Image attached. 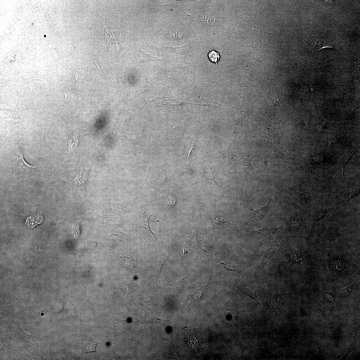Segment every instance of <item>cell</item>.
<instances>
[{"label":"cell","instance_id":"1","mask_svg":"<svg viewBox=\"0 0 360 360\" xmlns=\"http://www.w3.org/2000/svg\"><path fill=\"white\" fill-rule=\"evenodd\" d=\"M14 152L15 161L20 169L23 170L26 167L35 168L37 166H32L26 163L24 159L22 148L20 146L19 141L15 142L14 143Z\"/></svg>","mask_w":360,"mask_h":360},{"label":"cell","instance_id":"2","mask_svg":"<svg viewBox=\"0 0 360 360\" xmlns=\"http://www.w3.org/2000/svg\"><path fill=\"white\" fill-rule=\"evenodd\" d=\"M259 156L260 155H254L247 154H234L232 155L231 158L236 163L247 166L251 169L254 170V168L252 166V161L254 158Z\"/></svg>","mask_w":360,"mask_h":360},{"label":"cell","instance_id":"3","mask_svg":"<svg viewBox=\"0 0 360 360\" xmlns=\"http://www.w3.org/2000/svg\"><path fill=\"white\" fill-rule=\"evenodd\" d=\"M90 167L87 166L84 168L81 173L77 175L74 180L76 185L80 189H85L86 186Z\"/></svg>","mask_w":360,"mask_h":360},{"label":"cell","instance_id":"4","mask_svg":"<svg viewBox=\"0 0 360 360\" xmlns=\"http://www.w3.org/2000/svg\"><path fill=\"white\" fill-rule=\"evenodd\" d=\"M186 339L190 349L197 352L201 347V341L193 330L192 329L190 333H186Z\"/></svg>","mask_w":360,"mask_h":360},{"label":"cell","instance_id":"5","mask_svg":"<svg viewBox=\"0 0 360 360\" xmlns=\"http://www.w3.org/2000/svg\"><path fill=\"white\" fill-rule=\"evenodd\" d=\"M18 100L17 106L14 109L12 110H1V113L2 118L6 121H13L16 122L22 121L18 117L17 111L18 108Z\"/></svg>","mask_w":360,"mask_h":360},{"label":"cell","instance_id":"6","mask_svg":"<svg viewBox=\"0 0 360 360\" xmlns=\"http://www.w3.org/2000/svg\"><path fill=\"white\" fill-rule=\"evenodd\" d=\"M279 228H270L265 227L254 232L258 233L264 237L270 240H275L277 238Z\"/></svg>","mask_w":360,"mask_h":360},{"label":"cell","instance_id":"7","mask_svg":"<svg viewBox=\"0 0 360 360\" xmlns=\"http://www.w3.org/2000/svg\"><path fill=\"white\" fill-rule=\"evenodd\" d=\"M162 50L167 53H172L180 55L185 54L189 53L190 47L187 46H184L176 47L165 46L162 47Z\"/></svg>","mask_w":360,"mask_h":360},{"label":"cell","instance_id":"8","mask_svg":"<svg viewBox=\"0 0 360 360\" xmlns=\"http://www.w3.org/2000/svg\"><path fill=\"white\" fill-rule=\"evenodd\" d=\"M137 58L139 63L149 62H160L165 61V59H160L157 58L152 57L150 54H146L142 50H139L138 52Z\"/></svg>","mask_w":360,"mask_h":360},{"label":"cell","instance_id":"9","mask_svg":"<svg viewBox=\"0 0 360 360\" xmlns=\"http://www.w3.org/2000/svg\"><path fill=\"white\" fill-rule=\"evenodd\" d=\"M354 154V152H346L342 154L340 158V163L342 167L343 177L346 179L345 175L346 166L348 162L353 157Z\"/></svg>","mask_w":360,"mask_h":360},{"label":"cell","instance_id":"10","mask_svg":"<svg viewBox=\"0 0 360 360\" xmlns=\"http://www.w3.org/2000/svg\"><path fill=\"white\" fill-rule=\"evenodd\" d=\"M69 150L73 151L77 149L79 145V136L78 133H71L68 140Z\"/></svg>","mask_w":360,"mask_h":360},{"label":"cell","instance_id":"11","mask_svg":"<svg viewBox=\"0 0 360 360\" xmlns=\"http://www.w3.org/2000/svg\"><path fill=\"white\" fill-rule=\"evenodd\" d=\"M261 122L266 131L270 134L273 133L279 129V122H270L262 118H261Z\"/></svg>","mask_w":360,"mask_h":360},{"label":"cell","instance_id":"12","mask_svg":"<svg viewBox=\"0 0 360 360\" xmlns=\"http://www.w3.org/2000/svg\"><path fill=\"white\" fill-rule=\"evenodd\" d=\"M359 193V190H349L344 191L341 196L342 199L344 201L349 202L351 199L357 197Z\"/></svg>","mask_w":360,"mask_h":360},{"label":"cell","instance_id":"13","mask_svg":"<svg viewBox=\"0 0 360 360\" xmlns=\"http://www.w3.org/2000/svg\"><path fill=\"white\" fill-rule=\"evenodd\" d=\"M193 249L189 243L186 242L184 245L183 254L181 262H186L189 260L193 253Z\"/></svg>","mask_w":360,"mask_h":360},{"label":"cell","instance_id":"14","mask_svg":"<svg viewBox=\"0 0 360 360\" xmlns=\"http://www.w3.org/2000/svg\"><path fill=\"white\" fill-rule=\"evenodd\" d=\"M151 216L149 218L146 219H142L139 222V226L141 229L145 233L150 234L152 235L155 239L158 241V239L156 235L151 231L150 229L149 220Z\"/></svg>","mask_w":360,"mask_h":360},{"label":"cell","instance_id":"15","mask_svg":"<svg viewBox=\"0 0 360 360\" xmlns=\"http://www.w3.org/2000/svg\"><path fill=\"white\" fill-rule=\"evenodd\" d=\"M204 175L205 178L214 182L218 187V184L216 182L213 173L211 170L210 166H206L204 168Z\"/></svg>","mask_w":360,"mask_h":360},{"label":"cell","instance_id":"16","mask_svg":"<svg viewBox=\"0 0 360 360\" xmlns=\"http://www.w3.org/2000/svg\"><path fill=\"white\" fill-rule=\"evenodd\" d=\"M242 290L244 294L248 296V297L253 299L259 304L260 306H262L258 296L254 291L248 288H243V289H242Z\"/></svg>","mask_w":360,"mask_h":360},{"label":"cell","instance_id":"17","mask_svg":"<svg viewBox=\"0 0 360 360\" xmlns=\"http://www.w3.org/2000/svg\"><path fill=\"white\" fill-rule=\"evenodd\" d=\"M328 211V209H327L321 210H320L318 213L314 216L313 223V227L316 222L325 218Z\"/></svg>","mask_w":360,"mask_h":360},{"label":"cell","instance_id":"18","mask_svg":"<svg viewBox=\"0 0 360 360\" xmlns=\"http://www.w3.org/2000/svg\"><path fill=\"white\" fill-rule=\"evenodd\" d=\"M208 56L211 62L217 65L220 58V56L218 52L214 50H211L208 54Z\"/></svg>","mask_w":360,"mask_h":360},{"label":"cell","instance_id":"19","mask_svg":"<svg viewBox=\"0 0 360 360\" xmlns=\"http://www.w3.org/2000/svg\"><path fill=\"white\" fill-rule=\"evenodd\" d=\"M345 138V136L343 134L340 133H338L330 140L329 143V145L333 146L336 143L342 142Z\"/></svg>","mask_w":360,"mask_h":360},{"label":"cell","instance_id":"20","mask_svg":"<svg viewBox=\"0 0 360 360\" xmlns=\"http://www.w3.org/2000/svg\"><path fill=\"white\" fill-rule=\"evenodd\" d=\"M209 210L211 215L212 222L215 225H224V224L229 222L230 221H226L223 218H220L217 217H215L211 212Z\"/></svg>","mask_w":360,"mask_h":360},{"label":"cell","instance_id":"21","mask_svg":"<svg viewBox=\"0 0 360 360\" xmlns=\"http://www.w3.org/2000/svg\"><path fill=\"white\" fill-rule=\"evenodd\" d=\"M271 202V198H270L269 202L267 203V205L264 207H262L261 209L259 210V211L260 213H261L262 215L261 216V221L264 218H266V216L268 212H269L270 206Z\"/></svg>","mask_w":360,"mask_h":360},{"label":"cell","instance_id":"22","mask_svg":"<svg viewBox=\"0 0 360 360\" xmlns=\"http://www.w3.org/2000/svg\"><path fill=\"white\" fill-rule=\"evenodd\" d=\"M354 285V284L340 291L338 294L339 297L346 298L348 296H349L351 293L352 290H353Z\"/></svg>","mask_w":360,"mask_h":360},{"label":"cell","instance_id":"23","mask_svg":"<svg viewBox=\"0 0 360 360\" xmlns=\"http://www.w3.org/2000/svg\"><path fill=\"white\" fill-rule=\"evenodd\" d=\"M222 265L225 267V269L228 271H231L239 273L240 271L238 267L234 264L229 263H221Z\"/></svg>","mask_w":360,"mask_h":360},{"label":"cell","instance_id":"24","mask_svg":"<svg viewBox=\"0 0 360 360\" xmlns=\"http://www.w3.org/2000/svg\"><path fill=\"white\" fill-rule=\"evenodd\" d=\"M202 21L203 22L208 24H214L215 21V19L213 16L210 15H205L201 17Z\"/></svg>","mask_w":360,"mask_h":360},{"label":"cell","instance_id":"25","mask_svg":"<svg viewBox=\"0 0 360 360\" xmlns=\"http://www.w3.org/2000/svg\"><path fill=\"white\" fill-rule=\"evenodd\" d=\"M176 202V199L175 195L174 194H171L167 196L166 199V203L168 206H174Z\"/></svg>","mask_w":360,"mask_h":360},{"label":"cell","instance_id":"26","mask_svg":"<svg viewBox=\"0 0 360 360\" xmlns=\"http://www.w3.org/2000/svg\"><path fill=\"white\" fill-rule=\"evenodd\" d=\"M333 267L335 270L341 271L343 269V264L342 261L338 260V261H335L333 262Z\"/></svg>","mask_w":360,"mask_h":360},{"label":"cell","instance_id":"27","mask_svg":"<svg viewBox=\"0 0 360 360\" xmlns=\"http://www.w3.org/2000/svg\"><path fill=\"white\" fill-rule=\"evenodd\" d=\"M168 35L170 38L174 40H179L183 37L182 33L177 32H171L168 34Z\"/></svg>","mask_w":360,"mask_h":360},{"label":"cell","instance_id":"28","mask_svg":"<svg viewBox=\"0 0 360 360\" xmlns=\"http://www.w3.org/2000/svg\"><path fill=\"white\" fill-rule=\"evenodd\" d=\"M291 221L292 226L294 229H299L301 224H300V218L298 217H296L292 219Z\"/></svg>","mask_w":360,"mask_h":360},{"label":"cell","instance_id":"29","mask_svg":"<svg viewBox=\"0 0 360 360\" xmlns=\"http://www.w3.org/2000/svg\"><path fill=\"white\" fill-rule=\"evenodd\" d=\"M97 345H93V344H90L89 347H87L85 350V353L86 354H89L90 353H95L97 352L96 351V347L97 346Z\"/></svg>","mask_w":360,"mask_h":360},{"label":"cell","instance_id":"30","mask_svg":"<svg viewBox=\"0 0 360 360\" xmlns=\"http://www.w3.org/2000/svg\"><path fill=\"white\" fill-rule=\"evenodd\" d=\"M300 195H301L303 198L306 201H309L310 199V195L309 193H307V192H303V193H300L297 191H296Z\"/></svg>","mask_w":360,"mask_h":360},{"label":"cell","instance_id":"31","mask_svg":"<svg viewBox=\"0 0 360 360\" xmlns=\"http://www.w3.org/2000/svg\"><path fill=\"white\" fill-rule=\"evenodd\" d=\"M325 298L327 301L331 302H334L335 300L331 294L329 293H326L325 294Z\"/></svg>","mask_w":360,"mask_h":360},{"label":"cell","instance_id":"32","mask_svg":"<svg viewBox=\"0 0 360 360\" xmlns=\"http://www.w3.org/2000/svg\"><path fill=\"white\" fill-rule=\"evenodd\" d=\"M75 227L76 232H76V234H77V236H78L79 235L81 232V228L80 224L79 223L77 224Z\"/></svg>","mask_w":360,"mask_h":360},{"label":"cell","instance_id":"33","mask_svg":"<svg viewBox=\"0 0 360 360\" xmlns=\"http://www.w3.org/2000/svg\"><path fill=\"white\" fill-rule=\"evenodd\" d=\"M298 257L299 256L298 254H294L291 255V259H292V260H293V261H297V259H298V260H299L298 259Z\"/></svg>","mask_w":360,"mask_h":360},{"label":"cell","instance_id":"34","mask_svg":"<svg viewBox=\"0 0 360 360\" xmlns=\"http://www.w3.org/2000/svg\"><path fill=\"white\" fill-rule=\"evenodd\" d=\"M94 62H95V63L96 64V65H97V67H98V70H99L100 71V72H101V73L102 74V70H101V68H100V67H99V65H98V63L97 62V61H95V60H94Z\"/></svg>","mask_w":360,"mask_h":360}]
</instances>
